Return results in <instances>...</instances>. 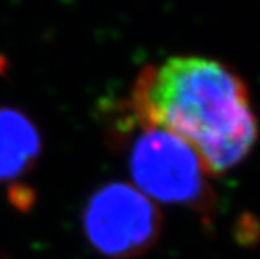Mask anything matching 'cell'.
I'll use <instances>...</instances> for the list:
<instances>
[{
    "label": "cell",
    "instance_id": "obj_1",
    "mask_svg": "<svg viewBox=\"0 0 260 259\" xmlns=\"http://www.w3.org/2000/svg\"><path fill=\"white\" fill-rule=\"evenodd\" d=\"M131 109L138 125L188 143L208 175L239 165L258 136L245 82L207 57H170L146 68L133 86Z\"/></svg>",
    "mask_w": 260,
    "mask_h": 259
},
{
    "label": "cell",
    "instance_id": "obj_2",
    "mask_svg": "<svg viewBox=\"0 0 260 259\" xmlns=\"http://www.w3.org/2000/svg\"><path fill=\"white\" fill-rule=\"evenodd\" d=\"M140 126L129 145L133 187L151 200L198 211L212 209L208 174L195 150L167 130Z\"/></svg>",
    "mask_w": 260,
    "mask_h": 259
},
{
    "label": "cell",
    "instance_id": "obj_3",
    "mask_svg": "<svg viewBox=\"0 0 260 259\" xmlns=\"http://www.w3.org/2000/svg\"><path fill=\"white\" fill-rule=\"evenodd\" d=\"M159 224L154 202L123 182L101 187L84 211L87 239L101 254L113 259L143 254L156 242Z\"/></svg>",
    "mask_w": 260,
    "mask_h": 259
},
{
    "label": "cell",
    "instance_id": "obj_4",
    "mask_svg": "<svg viewBox=\"0 0 260 259\" xmlns=\"http://www.w3.org/2000/svg\"><path fill=\"white\" fill-rule=\"evenodd\" d=\"M41 152V136L32 121L20 111L0 108V182L25 174Z\"/></svg>",
    "mask_w": 260,
    "mask_h": 259
}]
</instances>
